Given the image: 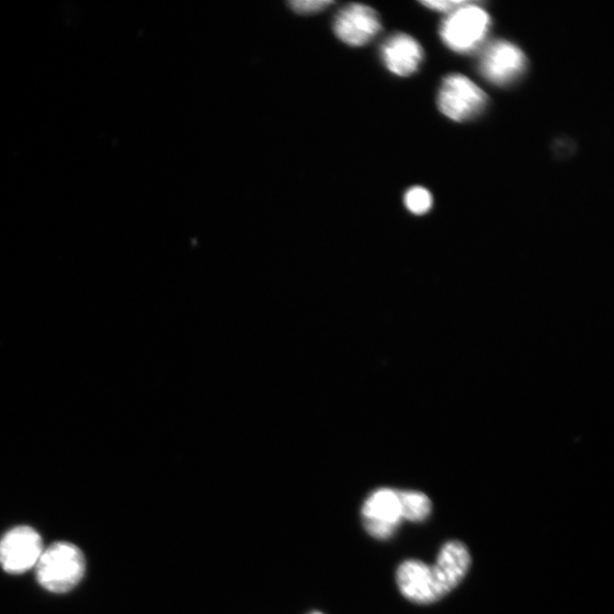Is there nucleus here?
Segmentation results:
<instances>
[{"instance_id": "f257e3e1", "label": "nucleus", "mask_w": 614, "mask_h": 614, "mask_svg": "<svg viewBox=\"0 0 614 614\" xmlns=\"http://www.w3.org/2000/svg\"><path fill=\"white\" fill-rule=\"evenodd\" d=\"M471 567V556L466 544L450 541L439 553L436 564L407 560L399 565L396 581L399 592L417 604L435 603L464 581Z\"/></svg>"}, {"instance_id": "f03ea898", "label": "nucleus", "mask_w": 614, "mask_h": 614, "mask_svg": "<svg viewBox=\"0 0 614 614\" xmlns=\"http://www.w3.org/2000/svg\"><path fill=\"white\" fill-rule=\"evenodd\" d=\"M41 585L53 593L73 590L86 572L83 553L73 544L58 542L44 549L36 566Z\"/></svg>"}, {"instance_id": "7ed1b4c3", "label": "nucleus", "mask_w": 614, "mask_h": 614, "mask_svg": "<svg viewBox=\"0 0 614 614\" xmlns=\"http://www.w3.org/2000/svg\"><path fill=\"white\" fill-rule=\"evenodd\" d=\"M480 3L471 2L448 15L443 22L441 36L447 47L456 53L475 50L487 37L490 18L479 8Z\"/></svg>"}, {"instance_id": "20e7f679", "label": "nucleus", "mask_w": 614, "mask_h": 614, "mask_svg": "<svg viewBox=\"0 0 614 614\" xmlns=\"http://www.w3.org/2000/svg\"><path fill=\"white\" fill-rule=\"evenodd\" d=\"M363 526L377 539L393 537L405 521L401 490L379 488L364 501L361 510Z\"/></svg>"}, {"instance_id": "39448f33", "label": "nucleus", "mask_w": 614, "mask_h": 614, "mask_svg": "<svg viewBox=\"0 0 614 614\" xmlns=\"http://www.w3.org/2000/svg\"><path fill=\"white\" fill-rule=\"evenodd\" d=\"M487 104V96L474 81L463 75L448 76L439 94V106L444 115L464 122L480 114Z\"/></svg>"}, {"instance_id": "423d86ee", "label": "nucleus", "mask_w": 614, "mask_h": 614, "mask_svg": "<svg viewBox=\"0 0 614 614\" xmlns=\"http://www.w3.org/2000/svg\"><path fill=\"white\" fill-rule=\"evenodd\" d=\"M44 552L41 535L30 527H16L0 541V566L9 573H23L37 566Z\"/></svg>"}, {"instance_id": "0eeeda50", "label": "nucleus", "mask_w": 614, "mask_h": 614, "mask_svg": "<svg viewBox=\"0 0 614 614\" xmlns=\"http://www.w3.org/2000/svg\"><path fill=\"white\" fill-rule=\"evenodd\" d=\"M527 59L518 46L498 41L490 44L479 60L481 75L491 83L507 86L524 75Z\"/></svg>"}, {"instance_id": "6e6552de", "label": "nucleus", "mask_w": 614, "mask_h": 614, "mask_svg": "<svg viewBox=\"0 0 614 614\" xmlns=\"http://www.w3.org/2000/svg\"><path fill=\"white\" fill-rule=\"evenodd\" d=\"M380 30L382 23L377 12L362 4L346 7L337 14L333 22L337 38L353 47L371 43Z\"/></svg>"}, {"instance_id": "1a4fd4ad", "label": "nucleus", "mask_w": 614, "mask_h": 614, "mask_svg": "<svg viewBox=\"0 0 614 614\" xmlns=\"http://www.w3.org/2000/svg\"><path fill=\"white\" fill-rule=\"evenodd\" d=\"M382 57L390 72L399 77H409L420 68L423 49L414 38L397 34L384 44Z\"/></svg>"}, {"instance_id": "9d476101", "label": "nucleus", "mask_w": 614, "mask_h": 614, "mask_svg": "<svg viewBox=\"0 0 614 614\" xmlns=\"http://www.w3.org/2000/svg\"><path fill=\"white\" fill-rule=\"evenodd\" d=\"M401 499L403 504L405 521L423 522L433 511V504L430 499L416 490H401Z\"/></svg>"}, {"instance_id": "9b49d317", "label": "nucleus", "mask_w": 614, "mask_h": 614, "mask_svg": "<svg viewBox=\"0 0 614 614\" xmlns=\"http://www.w3.org/2000/svg\"><path fill=\"white\" fill-rule=\"evenodd\" d=\"M407 207L417 215L425 214L433 206V197L422 187H414L406 195Z\"/></svg>"}, {"instance_id": "f8f14e48", "label": "nucleus", "mask_w": 614, "mask_h": 614, "mask_svg": "<svg viewBox=\"0 0 614 614\" xmlns=\"http://www.w3.org/2000/svg\"><path fill=\"white\" fill-rule=\"evenodd\" d=\"M333 2H327V0H305V2H292L291 8L299 14H315L325 11L328 7H331Z\"/></svg>"}, {"instance_id": "ddd939ff", "label": "nucleus", "mask_w": 614, "mask_h": 614, "mask_svg": "<svg viewBox=\"0 0 614 614\" xmlns=\"http://www.w3.org/2000/svg\"><path fill=\"white\" fill-rule=\"evenodd\" d=\"M470 3L471 2H465V0H442V2H422V5L430 10L451 14Z\"/></svg>"}, {"instance_id": "4468645a", "label": "nucleus", "mask_w": 614, "mask_h": 614, "mask_svg": "<svg viewBox=\"0 0 614 614\" xmlns=\"http://www.w3.org/2000/svg\"><path fill=\"white\" fill-rule=\"evenodd\" d=\"M311 614H323V613L319 612V611H316V612H312Z\"/></svg>"}]
</instances>
